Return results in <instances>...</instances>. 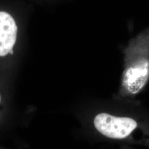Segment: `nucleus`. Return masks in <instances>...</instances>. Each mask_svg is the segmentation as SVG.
<instances>
[{
	"label": "nucleus",
	"mask_w": 149,
	"mask_h": 149,
	"mask_svg": "<svg viewBox=\"0 0 149 149\" xmlns=\"http://www.w3.org/2000/svg\"><path fill=\"white\" fill-rule=\"evenodd\" d=\"M124 54L123 91L126 95H135L149 79V27L129 41Z\"/></svg>",
	"instance_id": "obj_1"
},
{
	"label": "nucleus",
	"mask_w": 149,
	"mask_h": 149,
	"mask_svg": "<svg viewBox=\"0 0 149 149\" xmlns=\"http://www.w3.org/2000/svg\"><path fill=\"white\" fill-rule=\"evenodd\" d=\"M94 125L100 133L107 138L123 140L131 136L138 127V123L131 118L102 113L96 116Z\"/></svg>",
	"instance_id": "obj_2"
},
{
	"label": "nucleus",
	"mask_w": 149,
	"mask_h": 149,
	"mask_svg": "<svg viewBox=\"0 0 149 149\" xmlns=\"http://www.w3.org/2000/svg\"><path fill=\"white\" fill-rule=\"evenodd\" d=\"M17 29L13 18L6 12H0V56H5L13 49Z\"/></svg>",
	"instance_id": "obj_3"
},
{
	"label": "nucleus",
	"mask_w": 149,
	"mask_h": 149,
	"mask_svg": "<svg viewBox=\"0 0 149 149\" xmlns=\"http://www.w3.org/2000/svg\"><path fill=\"white\" fill-rule=\"evenodd\" d=\"M10 54H13V49L12 50H11V51L10 52V53H9Z\"/></svg>",
	"instance_id": "obj_4"
},
{
	"label": "nucleus",
	"mask_w": 149,
	"mask_h": 149,
	"mask_svg": "<svg viewBox=\"0 0 149 149\" xmlns=\"http://www.w3.org/2000/svg\"><path fill=\"white\" fill-rule=\"evenodd\" d=\"M122 149H128L127 148H123Z\"/></svg>",
	"instance_id": "obj_5"
},
{
	"label": "nucleus",
	"mask_w": 149,
	"mask_h": 149,
	"mask_svg": "<svg viewBox=\"0 0 149 149\" xmlns=\"http://www.w3.org/2000/svg\"><path fill=\"white\" fill-rule=\"evenodd\" d=\"M0 100H1V98H0Z\"/></svg>",
	"instance_id": "obj_6"
}]
</instances>
